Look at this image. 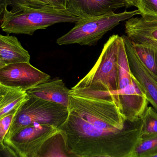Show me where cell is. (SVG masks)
I'll list each match as a JSON object with an SVG mask.
<instances>
[{"label": "cell", "mask_w": 157, "mask_h": 157, "mask_svg": "<svg viewBox=\"0 0 157 157\" xmlns=\"http://www.w3.org/2000/svg\"><path fill=\"white\" fill-rule=\"evenodd\" d=\"M142 118L118 132L99 130L69 111L60 130L71 157H132L142 138Z\"/></svg>", "instance_id": "6da1fadb"}, {"label": "cell", "mask_w": 157, "mask_h": 157, "mask_svg": "<svg viewBox=\"0 0 157 157\" xmlns=\"http://www.w3.org/2000/svg\"><path fill=\"white\" fill-rule=\"evenodd\" d=\"M69 110L97 129L120 131L128 122L110 96H97L72 88L69 91Z\"/></svg>", "instance_id": "7a4b0ae2"}, {"label": "cell", "mask_w": 157, "mask_h": 157, "mask_svg": "<svg viewBox=\"0 0 157 157\" xmlns=\"http://www.w3.org/2000/svg\"><path fill=\"white\" fill-rule=\"evenodd\" d=\"M81 19L66 9L29 8L13 13L6 9L1 28L3 31L8 34L32 35L36 30L46 29L54 24L75 23Z\"/></svg>", "instance_id": "3957f363"}, {"label": "cell", "mask_w": 157, "mask_h": 157, "mask_svg": "<svg viewBox=\"0 0 157 157\" xmlns=\"http://www.w3.org/2000/svg\"><path fill=\"white\" fill-rule=\"evenodd\" d=\"M120 37L118 35L110 37L104 44L94 66L73 88L101 92L118 90V51Z\"/></svg>", "instance_id": "277c9868"}, {"label": "cell", "mask_w": 157, "mask_h": 157, "mask_svg": "<svg viewBox=\"0 0 157 157\" xmlns=\"http://www.w3.org/2000/svg\"><path fill=\"white\" fill-rule=\"evenodd\" d=\"M69 114L68 108L61 104L29 97L18 108L4 140L35 123L49 124L60 130Z\"/></svg>", "instance_id": "5b68a950"}, {"label": "cell", "mask_w": 157, "mask_h": 157, "mask_svg": "<svg viewBox=\"0 0 157 157\" xmlns=\"http://www.w3.org/2000/svg\"><path fill=\"white\" fill-rule=\"evenodd\" d=\"M139 14L140 12L137 9L120 13L111 12L101 15L82 18L75 23V26L68 33L59 38L56 42L59 45H95L106 33L121 22Z\"/></svg>", "instance_id": "8992f818"}, {"label": "cell", "mask_w": 157, "mask_h": 157, "mask_svg": "<svg viewBox=\"0 0 157 157\" xmlns=\"http://www.w3.org/2000/svg\"><path fill=\"white\" fill-rule=\"evenodd\" d=\"M59 130L52 125L35 123L22 128L4 140V143L13 156L38 157L44 144Z\"/></svg>", "instance_id": "52a82bcc"}, {"label": "cell", "mask_w": 157, "mask_h": 157, "mask_svg": "<svg viewBox=\"0 0 157 157\" xmlns=\"http://www.w3.org/2000/svg\"><path fill=\"white\" fill-rule=\"evenodd\" d=\"M127 86L112 92H105L110 96L126 120L136 121L142 118L148 105L145 94L136 79Z\"/></svg>", "instance_id": "ba28073f"}, {"label": "cell", "mask_w": 157, "mask_h": 157, "mask_svg": "<svg viewBox=\"0 0 157 157\" xmlns=\"http://www.w3.org/2000/svg\"><path fill=\"white\" fill-rule=\"evenodd\" d=\"M50 78V76L25 62L9 64L0 69V84L24 91Z\"/></svg>", "instance_id": "9c48e42d"}, {"label": "cell", "mask_w": 157, "mask_h": 157, "mask_svg": "<svg viewBox=\"0 0 157 157\" xmlns=\"http://www.w3.org/2000/svg\"><path fill=\"white\" fill-rule=\"evenodd\" d=\"M132 75L138 82L148 102L157 112V81L139 60L126 35L122 36Z\"/></svg>", "instance_id": "30bf717a"}, {"label": "cell", "mask_w": 157, "mask_h": 157, "mask_svg": "<svg viewBox=\"0 0 157 157\" xmlns=\"http://www.w3.org/2000/svg\"><path fill=\"white\" fill-rule=\"evenodd\" d=\"M125 32L132 43L157 47V15H141L139 17L127 19L125 22Z\"/></svg>", "instance_id": "8fae6325"}, {"label": "cell", "mask_w": 157, "mask_h": 157, "mask_svg": "<svg viewBox=\"0 0 157 157\" xmlns=\"http://www.w3.org/2000/svg\"><path fill=\"white\" fill-rule=\"evenodd\" d=\"M66 10L82 18L101 15L126 7L122 0H66Z\"/></svg>", "instance_id": "7c38bea8"}, {"label": "cell", "mask_w": 157, "mask_h": 157, "mask_svg": "<svg viewBox=\"0 0 157 157\" xmlns=\"http://www.w3.org/2000/svg\"><path fill=\"white\" fill-rule=\"evenodd\" d=\"M63 81L55 78L40 83L26 91L29 97L55 102L66 108L69 106V91Z\"/></svg>", "instance_id": "4fadbf2b"}, {"label": "cell", "mask_w": 157, "mask_h": 157, "mask_svg": "<svg viewBox=\"0 0 157 157\" xmlns=\"http://www.w3.org/2000/svg\"><path fill=\"white\" fill-rule=\"evenodd\" d=\"M0 58L6 65L21 62L30 63L28 51L13 36L0 34Z\"/></svg>", "instance_id": "5bb4252c"}, {"label": "cell", "mask_w": 157, "mask_h": 157, "mask_svg": "<svg viewBox=\"0 0 157 157\" xmlns=\"http://www.w3.org/2000/svg\"><path fill=\"white\" fill-rule=\"evenodd\" d=\"M29 98L26 91L0 84V120Z\"/></svg>", "instance_id": "9a60e30c"}, {"label": "cell", "mask_w": 157, "mask_h": 157, "mask_svg": "<svg viewBox=\"0 0 157 157\" xmlns=\"http://www.w3.org/2000/svg\"><path fill=\"white\" fill-rule=\"evenodd\" d=\"M131 43L134 50L141 62L157 81V46L132 42Z\"/></svg>", "instance_id": "2e32d148"}, {"label": "cell", "mask_w": 157, "mask_h": 157, "mask_svg": "<svg viewBox=\"0 0 157 157\" xmlns=\"http://www.w3.org/2000/svg\"><path fill=\"white\" fill-rule=\"evenodd\" d=\"M71 157L66 147V142L61 130L43 145L38 157Z\"/></svg>", "instance_id": "e0dca14e"}, {"label": "cell", "mask_w": 157, "mask_h": 157, "mask_svg": "<svg viewBox=\"0 0 157 157\" xmlns=\"http://www.w3.org/2000/svg\"><path fill=\"white\" fill-rule=\"evenodd\" d=\"M118 66L119 71L118 89L124 88L132 82L125 45L122 37L119 40L118 51Z\"/></svg>", "instance_id": "ac0fdd59"}, {"label": "cell", "mask_w": 157, "mask_h": 157, "mask_svg": "<svg viewBox=\"0 0 157 157\" xmlns=\"http://www.w3.org/2000/svg\"><path fill=\"white\" fill-rule=\"evenodd\" d=\"M10 11L13 13L21 12L27 9H48L55 8L45 0H8Z\"/></svg>", "instance_id": "d6986e66"}, {"label": "cell", "mask_w": 157, "mask_h": 157, "mask_svg": "<svg viewBox=\"0 0 157 157\" xmlns=\"http://www.w3.org/2000/svg\"><path fill=\"white\" fill-rule=\"evenodd\" d=\"M142 137L157 135V112L147 107L142 117Z\"/></svg>", "instance_id": "ffe728a7"}, {"label": "cell", "mask_w": 157, "mask_h": 157, "mask_svg": "<svg viewBox=\"0 0 157 157\" xmlns=\"http://www.w3.org/2000/svg\"><path fill=\"white\" fill-rule=\"evenodd\" d=\"M157 151V135L142 137L135 149L132 157H150Z\"/></svg>", "instance_id": "44dd1931"}, {"label": "cell", "mask_w": 157, "mask_h": 157, "mask_svg": "<svg viewBox=\"0 0 157 157\" xmlns=\"http://www.w3.org/2000/svg\"><path fill=\"white\" fill-rule=\"evenodd\" d=\"M19 106L15 108L0 120V141L2 143H4L5 137L10 129Z\"/></svg>", "instance_id": "7402d4cb"}, {"label": "cell", "mask_w": 157, "mask_h": 157, "mask_svg": "<svg viewBox=\"0 0 157 157\" xmlns=\"http://www.w3.org/2000/svg\"><path fill=\"white\" fill-rule=\"evenodd\" d=\"M138 10L140 15H157V0H138Z\"/></svg>", "instance_id": "603a6c76"}, {"label": "cell", "mask_w": 157, "mask_h": 157, "mask_svg": "<svg viewBox=\"0 0 157 157\" xmlns=\"http://www.w3.org/2000/svg\"><path fill=\"white\" fill-rule=\"evenodd\" d=\"M57 9H66V3L63 0H45Z\"/></svg>", "instance_id": "cb8c5ba5"}, {"label": "cell", "mask_w": 157, "mask_h": 157, "mask_svg": "<svg viewBox=\"0 0 157 157\" xmlns=\"http://www.w3.org/2000/svg\"><path fill=\"white\" fill-rule=\"evenodd\" d=\"M8 6V0H0V23H2L5 13Z\"/></svg>", "instance_id": "d4e9b609"}, {"label": "cell", "mask_w": 157, "mask_h": 157, "mask_svg": "<svg viewBox=\"0 0 157 157\" xmlns=\"http://www.w3.org/2000/svg\"><path fill=\"white\" fill-rule=\"evenodd\" d=\"M126 4V7H129L131 6H138V0H122Z\"/></svg>", "instance_id": "484cf974"}, {"label": "cell", "mask_w": 157, "mask_h": 157, "mask_svg": "<svg viewBox=\"0 0 157 157\" xmlns=\"http://www.w3.org/2000/svg\"><path fill=\"white\" fill-rule=\"evenodd\" d=\"M7 151V148L6 147V146L4 144V143H2L0 141V152H4V151Z\"/></svg>", "instance_id": "4316f807"}, {"label": "cell", "mask_w": 157, "mask_h": 157, "mask_svg": "<svg viewBox=\"0 0 157 157\" xmlns=\"http://www.w3.org/2000/svg\"><path fill=\"white\" fill-rule=\"evenodd\" d=\"M6 65V64L4 62V61H3L2 58H0V69Z\"/></svg>", "instance_id": "83f0119b"}, {"label": "cell", "mask_w": 157, "mask_h": 157, "mask_svg": "<svg viewBox=\"0 0 157 157\" xmlns=\"http://www.w3.org/2000/svg\"><path fill=\"white\" fill-rule=\"evenodd\" d=\"M150 157H157V151L155 152L154 154H152V155L150 156Z\"/></svg>", "instance_id": "f1b7e54d"}, {"label": "cell", "mask_w": 157, "mask_h": 157, "mask_svg": "<svg viewBox=\"0 0 157 157\" xmlns=\"http://www.w3.org/2000/svg\"><path fill=\"white\" fill-rule=\"evenodd\" d=\"M63 1H64V2H65V3H66V0H63Z\"/></svg>", "instance_id": "f546056e"}]
</instances>
